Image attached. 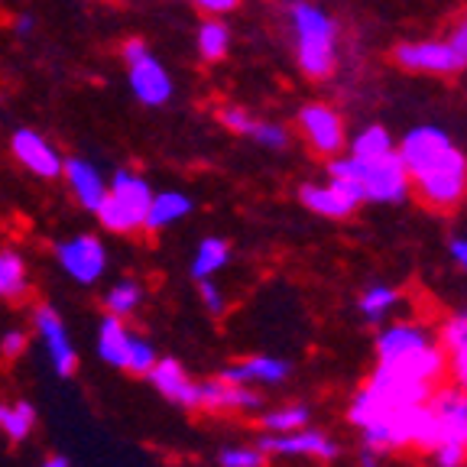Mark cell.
Instances as JSON below:
<instances>
[{"mask_svg":"<svg viewBox=\"0 0 467 467\" xmlns=\"http://www.w3.org/2000/svg\"><path fill=\"white\" fill-rule=\"evenodd\" d=\"M383 454L379 451H373V448H367V445H360V451H358V467H383Z\"/></svg>","mask_w":467,"mask_h":467,"instance_id":"cell-42","label":"cell"},{"mask_svg":"<svg viewBox=\"0 0 467 467\" xmlns=\"http://www.w3.org/2000/svg\"><path fill=\"white\" fill-rule=\"evenodd\" d=\"M221 467H266V454L256 445H224L218 451Z\"/></svg>","mask_w":467,"mask_h":467,"instance_id":"cell-32","label":"cell"},{"mask_svg":"<svg viewBox=\"0 0 467 467\" xmlns=\"http://www.w3.org/2000/svg\"><path fill=\"white\" fill-rule=\"evenodd\" d=\"M396 66L416 75H454L461 72L458 58L445 39H412L393 49Z\"/></svg>","mask_w":467,"mask_h":467,"instance_id":"cell-11","label":"cell"},{"mask_svg":"<svg viewBox=\"0 0 467 467\" xmlns=\"http://www.w3.org/2000/svg\"><path fill=\"white\" fill-rule=\"evenodd\" d=\"M156 348L146 337H140V335H133L130 337V350H127V364H124V370L127 373H150L153 370V364H156Z\"/></svg>","mask_w":467,"mask_h":467,"instance_id":"cell-33","label":"cell"},{"mask_svg":"<svg viewBox=\"0 0 467 467\" xmlns=\"http://www.w3.org/2000/svg\"><path fill=\"white\" fill-rule=\"evenodd\" d=\"M140 302H143V285L137 279H120L104 296V308H108V315H117V318L133 315L140 308Z\"/></svg>","mask_w":467,"mask_h":467,"instance_id":"cell-29","label":"cell"},{"mask_svg":"<svg viewBox=\"0 0 467 467\" xmlns=\"http://www.w3.org/2000/svg\"><path fill=\"white\" fill-rule=\"evenodd\" d=\"M231 263V244L224 237H202L195 247V256H192V279H214L221 270Z\"/></svg>","mask_w":467,"mask_h":467,"instance_id":"cell-23","label":"cell"},{"mask_svg":"<svg viewBox=\"0 0 467 467\" xmlns=\"http://www.w3.org/2000/svg\"><path fill=\"white\" fill-rule=\"evenodd\" d=\"M43 467H68V461H66V458H58V454H56V458H49Z\"/></svg>","mask_w":467,"mask_h":467,"instance_id":"cell-44","label":"cell"},{"mask_svg":"<svg viewBox=\"0 0 467 467\" xmlns=\"http://www.w3.org/2000/svg\"><path fill=\"white\" fill-rule=\"evenodd\" d=\"M429 454L435 467H467V448L454 438H441Z\"/></svg>","mask_w":467,"mask_h":467,"instance_id":"cell-34","label":"cell"},{"mask_svg":"<svg viewBox=\"0 0 467 467\" xmlns=\"http://www.w3.org/2000/svg\"><path fill=\"white\" fill-rule=\"evenodd\" d=\"M33 29H36V16H33V14H20L14 20V33H16V36H29Z\"/></svg>","mask_w":467,"mask_h":467,"instance_id":"cell-43","label":"cell"},{"mask_svg":"<svg viewBox=\"0 0 467 467\" xmlns=\"http://www.w3.org/2000/svg\"><path fill=\"white\" fill-rule=\"evenodd\" d=\"M312 422V409L306 402H289V406H276L266 409L260 416V429L263 431H292L302 429V425Z\"/></svg>","mask_w":467,"mask_h":467,"instance_id":"cell-26","label":"cell"},{"mask_svg":"<svg viewBox=\"0 0 467 467\" xmlns=\"http://www.w3.org/2000/svg\"><path fill=\"white\" fill-rule=\"evenodd\" d=\"M198 406L212 412H256L263 406V396L254 387L214 377L208 383H198Z\"/></svg>","mask_w":467,"mask_h":467,"instance_id":"cell-17","label":"cell"},{"mask_svg":"<svg viewBox=\"0 0 467 467\" xmlns=\"http://www.w3.org/2000/svg\"><path fill=\"white\" fill-rule=\"evenodd\" d=\"M289 29L296 39V66L306 78L325 81L337 68V23L315 0H292Z\"/></svg>","mask_w":467,"mask_h":467,"instance_id":"cell-3","label":"cell"},{"mask_svg":"<svg viewBox=\"0 0 467 467\" xmlns=\"http://www.w3.org/2000/svg\"><path fill=\"white\" fill-rule=\"evenodd\" d=\"M29 289L26 276V263L14 250H4L0 254V299H16Z\"/></svg>","mask_w":467,"mask_h":467,"instance_id":"cell-27","label":"cell"},{"mask_svg":"<svg viewBox=\"0 0 467 467\" xmlns=\"http://www.w3.org/2000/svg\"><path fill=\"white\" fill-rule=\"evenodd\" d=\"M296 124H299L302 140H306L315 156L331 160V156L344 153V146H348V124H344L341 110H335L331 104L325 101L302 104Z\"/></svg>","mask_w":467,"mask_h":467,"instance_id":"cell-8","label":"cell"},{"mask_svg":"<svg viewBox=\"0 0 467 467\" xmlns=\"http://www.w3.org/2000/svg\"><path fill=\"white\" fill-rule=\"evenodd\" d=\"M412 192L431 212H454L467 198V156L461 153L448 130L419 124L396 143Z\"/></svg>","mask_w":467,"mask_h":467,"instance_id":"cell-1","label":"cell"},{"mask_svg":"<svg viewBox=\"0 0 467 467\" xmlns=\"http://www.w3.org/2000/svg\"><path fill=\"white\" fill-rule=\"evenodd\" d=\"M448 254H451V260L467 273V237H461V234L451 237V241H448Z\"/></svg>","mask_w":467,"mask_h":467,"instance_id":"cell-41","label":"cell"},{"mask_svg":"<svg viewBox=\"0 0 467 467\" xmlns=\"http://www.w3.org/2000/svg\"><path fill=\"white\" fill-rule=\"evenodd\" d=\"M198 52H202L204 62H221L231 49V29L221 16H208V20L198 26Z\"/></svg>","mask_w":467,"mask_h":467,"instance_id":"cell-25","label":"cell"},{"mask_svg":"<svg viewBox=\"0 0 467 467\" xmlns=\"http://www.w3.org/2000/svg\"><path fill=\"white\" fill-rule=\"evenodd\" d=\"M192 208H195V202H192L189 195H182V192H172V189L153 192V202H150V208H146L143 231H150V234L166 231V227H172L182 218H189Z\"/></svg>","mask_w":467,"mask_h":467,"instance_id":"cell-20","label":"cell"},{"mask_svg":"<svg viewBox=\"0 0 467 467\" xmlns=\"http://www.w3.org/2000/svg\"><path fill=\"white\" fill-rule=\"evenodd\" d=\"M396 150V140L387 127L370 124L358 133V137H348V153L358 156V160H379V156H387Z\"/></svg>","mask_w":467,"mask_h":467,"instance_id":"cell-24","label":"cell"},{"mask_svg":"<svg viewBox=\"0 0 467 467\" xmlns=\"http://www.w3.org/2000/svg\"><path fill=\"white\" fill-rule=\"evenodd\" d=\"M445 379H448V383H454V387L467 389V344H461V348L448 350Z\"/></svg>","mask_w":467,"mask_h":467,"instance_id":"cell-37","label":"cell"},{"mask_svg":"<svg viewBox=\"0 0 467 467\" xmlns=\"http://www.w3.org/2000/svg\"><path fill=\"white\" fill-rule=\"evenodd\" d=\"M373 350H377L379 370L419 379L429 387H438L445 379L448 354L438 344L435 331L422 321H387V325H379L377 337H373Z\"/></svg>","mask_w":467,"mask_h":467,"instance_id":"cell-2","label":"cell"},{"mask_svg":"<svg viewBox=\"0 0 467 467\" xmlns=\"http://www.w3.org/2000/svg\"><path fill=\"white\" fill-rule=\"evenodd\" d=\"M218 377L227 383H244V387H283L292 377V364L273 354H254V358H244L241 364L224 367Z\"/></svg>","mask_w":467,"mask_h":467,"instance_id":"cell-15","label":"cell"},{"mask_svg":"<svg viewBox=\"0 0 467 467\" xmlns=\"http://www.w3.org/2000/svg\"><path fill=\"white\" fill-rule=\"evenodd\" d=\"M36 425V409L29 406V402H0V431L10 438V441H23V438L33 431Z\"/></svg>","mask_w":467,"mask_h":467,"instance_id":"cell-28","label":"cell"},{"mask_svg":"<svg viewBox=\"0 0 467 467\" xmlns=\"http://www.w3.org/2000/svg\"><path fill=\"white\" fill-rule=\"evenodd\" d=\"M146 377H150V383H153L162 400L175 402V406H182V409L198 406V383L189 377V370H185L179 360H172V358L156 360L153 370L146 373Z\"/></svg>","mask_w":467,"mask_h":467,"instance_id":"cell-18","label":"cell"},{"mask_svg":"<svg viewBox=\"0 0 467 467\" xmlns=\"http://www.w3.org/2000/svg\"><path fill=\"white\" fill-rule=\"evenodd\" d=\"M192 4H195L198 10H204L208 16H224V14H231L241 0H192Z\"/></svg>","mask_w":467,"mask_h":467,"instance_id":"cell-39","label":"cell"},{"mask_svg":"<svg viewBox=\"0 0 467 467\" xmlns=\"http://www.w3.org/2000/svg\"><path fill=\"white\" fill-rule=\"evenodd\" d=\"M247 137L254 140V143L266 146V150H285V146H289V130H285L279 120H260V117H256Z\"/></svg>","mask_w":467,"mask_h":467,"instance_id":"cell-31","label":"cell"},{"mask_svg":"<svg viewBox=\"0 0 467 467\" xmlns=\"http://www.w3.org/2000/svg\"><path fill=\"white\" fill-rule=\"evenodd\" d=\"M120 56H124L127 81H130L133 98L143 108H162V104H169V98H172V75L150 52V46L143 39H127L120 46Z\"/></svg>","mask_w":467,"mask_h":467,"instance_id":"cell-7","label":"cell"},{"mask_svg":"<svg viewBox=\"0 0 467 467\" xmlns=\"http://www.w3.org/2000/svg\"><path fill=\"white\" fill-rule=\"evenodd\" d=\"M445 43L451 46L454 58H458V66L467 68V10L454 16V23H451V29H448Z\"/></svg>","mask_w":467,"mask_h":467,"instance_id":"cell-36","label":"cell"},{"mask_svg":"<svg viewBox=\"0 0 467 467\" xmlns=\"http://www.w3.org/2000/svg\"><path fill=\"white\" fill-rule=\"evenodd\" d=\"M218 120H221V124H224L231 133H237V137H247L256 117L250 114L247 108H237V104H224V108L218 110Z\"/></svg>","mask_w":467,"mask_h":467,"instance_id":"cell-35","label":"cell"},{"mask_svg":"<svg viewBox=\"0 0 467 467\" xmlns=\"http://www.w3.org/2000/svg\"><path fill=\"white\" fill-rule=\"evenodd\" d=\"M299 202L306 204L308 212L318 214V218H328V221H348L358 214L360 195L354 189H348L344 182L337 179H328V182H306L299 189Z\"/></svg>","mask_w":467,"mask_h":467,"instance_id":"cell-12","label":"cell"},{"mask_svg":"<svg viewBox=\"0 0 467 467\" xmlns=\"http://www.w3.org/2000/svg\"><path fill=\"white\" fill-rule=\"evenodd\" d=\"M435 335H438V344L445 348V354L454 348H461V344H467V308L445 315V318L438 321Z\"/></svg>","mask_w":467,"mask_h":467,"instance_id":"cell-30","label":"cell"},{"mask_svg":"<svg viewBox=\"0 0 467 467\" xmlns=\"http://www.w3.org/2000/svg\"><path fill=\"white\" fill-rule=\"evenodd\" d=\"M358 435L360 445L373 448L383 458L400 451H431L441 441V429H438V419L429 402L389 409L387 416H379L377 422L360 429Z\"/></svg>","mask_w":467,"mask_h":467,"instance_id":"cell-5","label":"cell"},{"mask_svg":"<svg viewBox=\"0 0 467 467\" xmlns=\"http://www.w3.org/2000/svg\"><path fill=\"white\" fill-rule=\"evenodd\" d=\"M198 296H202V302H204V308L218 318V315H224V292L214 285V279H198Z\"/></svg>","mask_w":467,"mask_h":467,"instance_id":"cell-38","label":"cell"},{"mask_svg":"<svg viewBox=\"0 0 467 467\" xmlns=\"http://www.w3.org/2000/svg\"><path fill=\"white\" fill-rule=\"evenodd\" d=\"M36 331L43 337V348L49 354V364L58 377H72L75 367H78V354H75V344L68 337V328L62 315L52 306H39L36 308Z\"/></svg>","mask_w":467,"mask_h":467,"instance_id":"cell-14","label":"cell"},{"mask_svg":"<svg viewBox=\"0 0 467 467\" xmlns=\"http://www.w3.org/2000/svg\"><path fill=\"white\" fill-rule=\"evenodd\" d=\"M62 175H66L68 189H72L75 202L85 208V212H98L108 195V179L98 172V166L91 160H81V156H72V160H62Z\"/></svg>","mask_w":467,"mask_h":467,"instance_id":"cell-19","label":"cell"},{"mask_svg":"<svg viewBox=\"0 0 467 467\" xmlns=\"http://www.w3.org/2000/svg\"><path fill=\"white\" fill-rule=\"evenodd\" d=\"M402 306V289L400 285H389V283H370L364 285L358 299V312L367 325H387L393 318V312Z\"/></svg>","mask_w":467,"mask_h":467,"instance_id":"cell-21","label":"cell"},{"mask_svg":"<svg viewBox=\"0 0 467 467\" xmlns=\"http://www.w3.org/2000/svg\"><path fill=\"white\" fill-rule=\"evenodd\" d=\"M429 406L438 419V429H441V438H454L464 445L467 438V389L454 387L448 379H441L429 396Z\"/></svg>","mask_w":467,"mask_h":467,"instance_id":"cell-16","label":"cell"},{"mask_svg":"<svg viewBox=\"0 0 467 467\" xmlns=\"http://www.w3.org/2000/svg\"><path fill=\"white\" fill-rule=\"evenodd\" d=\"M130 331H127L124 318H117V315H108L101 321V328H98V358L110 367H120L124 370L127 364V350H130Z\"/></svg>","mask_w":467,"mask_h":467,"instance_id":"cell-22","label":"cell"},{"mask_svg":"<svg viewBox=\"0 0 467 467\" xmlns=\"http://www.w3.org/2000/svg\"><path fill=\"white\" fill-rule=\"evenodd\" d=\"M256 448L266 458L270 454H276V458H308V461L341 458V445H337L335 438L325 435L321 429H312V425H302V429H292V431H263L256 438Z\"/></svg>","mask_w":467,"mask_h":467,"instance_id":"cell-9","label":"cell"},{"mask_svg":"<svg viewBox=\"0 0 467 467\" xmlns=\"http://www.w3.org/2000/svg\"><path fill=\"white\" fill-rule=\"evenodd\" d=\"M10 153H14V160L26 172L39 175V179H58L62 175V156H58V150L39 130L20 127L10 137Z\"/></svg>","mask_w":467,"mask_h":467,"instance_id":"cell-13","label":"cell"},{"mask_svg":"<svg viewBox=\"0 0 467 467\" xmlns=\"http://www.w3.org/2000/svg\"><path fill=\"white\" fill-rule=\"evenodd\" d=\"M328 179H337L348 189H354L360 195V202L373 204H396L406 202L412 182H409V172L402 166L400 153H387L379 160H358L350 153H337L328 160Z\"/></svg>","mask_w":467,"mask_h":467,"instance_id":"cell-4","label":"cell"},{"mask_svg":"<svg viewBox=\"0 0 467 467\" xmlns=\"http://www.w3.org/2000/svg\"><path fill=\"white\" fill-rule=\"evenodd\" d=\"M56 263L78 285H95L108 270V250L95 234H75L68 241L56 244Z\"/></svg>","mask_w":467,"mask_h":467,"instance_id":"cell-10","label":"cell"},{"mask_svg":"<svg viewBox=\"0 0 467 467\" xmlns=\"http://www.w3.org/2000/svg\"><path fill=\"white\" fill-rule=\"evenodd\" d=\"M150 202H153V185L146 182L143 175L130 172V169H117L108 182V195H104L101 208L95 214L104 231L133 234L143 231Z\"/></svg>","mask_w":467,"mask_h":467,"instance_id":"cell-6","label":"cell"},{"mask_svg":"<svg viewBox=\"0 0 467 467\" xmlns=\"http://www.w3.org/2000/svg\"><path fill=\"white\" fill-rule=\"evenodd\" d=\"M23 348H26V335H23V331L14 328V331H7V335L0 337V350H4L7 358H16Z\"/></svg>","mask_w":467,"mask_h":467,"instance_id":"cell-40","label":"cell"}]
</instances>
